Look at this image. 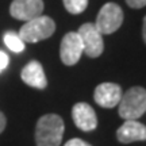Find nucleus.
Here are the masks:
<instances>
[{
	"label": "nucleus",
	"mask_w": 146,
	"mask_h": 146,
	"mask_svg": "<svg viewBox=\"0 0 146 146\" xmlns=\"http://www.w3.org/2000/svg\"><path fill=\"white\" fill-rule=\"evenodd\" d=\"M64 146H91V145H89L88 142L80 139V138H73V139H69Z\"/></svg>",
	"instance_id": "nucleus-16"
},
{
	"label": "nucleus",
	"mask_w": 146,
	"mask_h": 146,
	"mask_svg": "<svg viewBox=\"0 0 146 146\" xmlns=\"http://www.w3.org/2000/svg\"><path fill=\"white\" fill-rule=\"evenodd\" d=\"M4 43L5 46L14 53H21L25 50V42L16 33H5L4 34Z\"/></svg>",
	"instance_id": "nucleus-12"
},
{
	"label": "nucleus",
	"mask_w": 146,
	"mask_h": 146,
	"mask_svg": "<svg viewBox=\"0 0 146 146\" xmlns=\"http://www.w3.org/2000/svg\"><path fill=\"white\" fill-rule=\"evenodd\" d=\"M62 3L68 12L77 15V14H81L85 11L87 5H88V0H62Z\"/></svg>",
	"instance_id": "nucleus-13"
},
{
	"label": "nucleus",
	"mask_w": 146,
	"mask_h": 146,
	"mask_svg": "<svg viewBox=\"0 0 146 146\" xmlns=\"http://www.w3.org/2000/svg\"><path fill=\"white\" fill-rule=\"evenodd\" d=\"M142 36H143V41L146 43V16L143 18V27H142Z\"/></svg>",
	"instance_id": "nucleus-18"
},
{
	"label": "nucleus",
	"mask_w": 146,
	"mask_h": 146,
	"mask_svg": "<svg viewBox=\"0 0 146 146\" xmlns=\"http://www.w3.org/2000/svg\"><path fill=\"white\" fill-rule=\"evenodd\" d=\"M8 62H10V58L5 54L4 52L0 50V72H3L7 66H8Z\"/></svg>",
	"instance_id": "nucleus-15"
},
{
	"label": "nucleus",
	"mask_w": 146,
	"mask_h": 146,
	"mask_svg": "<svg viewBox=\"0 0 146 146\" xmlns=\"http://www.w3.org/2000/svg\"><path fill=\"white\" fill-rule=\"evenodd\" d=\"M116 138L120 143L146 141V126L138 120H125L116 131Z\"/></svg>",
	"instance_id": "nucleus-10"
},
{
	"label": "nucleus",
	"mask_w": 146,
	"mask_h": 146,
	"mask_svg": "<svg viewBox=\"0 0 146 146\" xmlns=\"http://www.w3.org/2000/svg\"><path fill=\"white\" fill-rule=\"evenodd\" d=\"M22 80L30 85L33 88H38V89H43L46 88L47 85V78L45 74V70L42 68L41 62L38 61H30L25 68L22 69L21 73Z\"/></svg>",
	"instance_id": "nucleus-11"
},
{
	"label": "nucleus",
	"mask_w": 146,
	"mask_h": 146,
	"mask_svg": "<svg viewBox=\"0 0 146 146\" xmlns=\"http://www.w3.org/2000/svg\"><path fill=\"white\" fill-rule=\"evenodd\" d=\"M43 8V0H14L10 5V14L18 21L29 22L41 16Z\"/></svg>",
	"instance_id": "nucleus-7"
},
{
	"label": "nucleus",
	"mask_w": 146,
	"mask_h": 146,
	"mask_svg": "<svg viewBox=\"0 0 146 146\" xmlns=\"http://www.w3.org/2000/svg\"><path fill=\"white\" fill-rule=\"evenodd\" d=\"M65 125L60 115L46 114L41 116L35 126L36 146H60Z\"/></svg>",
	"instance_id": "nucleus-1"
},
{
	"label": "nucleus",
	"mask_w": 146,
	"mask_h": 146,
	"mask_svg": "<svg viewBox=\"0 0 146 146\" xmlns=\"http://www.w3.org/2000/svg\"><path fill=\"white\" fill-rule=\"evenodd\" d=\"M5 125H7V119H5V116H4V114L0 111V134L4 131V129H5Z\"/></svg>",
	"instance_id": "nucleus-17"
},
{
	"label": "nucleus",
	"mask_w": 146,
	"mask_h": 146,
	"mask_svg": "<svg viewBox=\"0 0 146 146\" xmlns=\"http://www.w3.org/2000/svg\"><path fill=\"white\" fill-rule=\"evenodd\" d=\"M123 23V11L115 3H106L100 8L96 22L94 25L98 29V31L104 34H112L115 33Z\"/></svg>",
	"instance_id": "nucleus-4"
},
{
	"label": "nucleus",
	"mask_w": 146,
	"mask_h": 146,
	"mask_svg": "<svg viewBox=\"0 0 146 146\" xmlns=\"http://www.w3.org/2000/svg\"><path fill=\"white\" fill-rule=\"evenodd\" d=\"M126 3H127V5H129V7L138 10V8L145 7V5H146V0H126Z\"/></svg>",
	"instance_id": "nucleus-14"
},
{
	"label": "nucleus",
	"mask_w": 146,
	"mask_h": 146,
	"mask_svg": "<svg viewBox=\"0 0 146 146\" xmlns=\"http://www.w3.org/2000/svg\"><path fill=\"white\" fill-rule=\"evenodd\" d=\"M123 92L120 85L115 83H102L95 89L94 99L103 108H114L119 104Z\"/></svg>",
	"instance_id": "nucleus-8"
},
{
	"label": "nucleus",
	"mask_w": 146,
	"mask_h": 146,
	"mask_svg": "<svg viewBox=\"0 0 146 146\" xmlns=\"http://www.w3.org/2000/svg\"><path fill=\"white\" fill-rule=\"evenodd\" d=\"M83 53V43H81L77 31H70L64 35L62 41H61V47H60V57L65 65L68 66L76 65L78 60L81 58Z\"/></svg>",
	"instance_id": "nucleus-6"
},
{
	"label": "nucleus",
	"mask_w": 146,
	"mask_h": 146,
	"mask_svg": "<svg viewBox=\"0 0 146 146\" xmlns=\"http://www.w3.org/2000/svg\"><path fill=\"white\" fill-rule=\"evenodd\" d=\"M72 119L81 131H92L98 127L95 110L88 103H76L72 108Z\"/></svg>",
	"instance_id": "nucleus-9"
},
{
	"label": "nucleus",
	"mask_w": 146,
	"mask_h": 146,
	"mask_svg": "<svg viewBox=\"0 0 146 146\" xmlns=\"http://www.w3.org/2000/svg\"><path fill=\"white\" fill-rule=\"evenodd\" d=\"M56 31V23L50 16H36L31 21L26 22L21 30L18 33V35L22 38V41L29 42V43H36L39 41L47 39L49 36H52Z\"/></svg>",
	"instance_id": "nucleus-3"
},
{
	"label": "nucleus",
	"mask_w": 146,
	"mask_h": 146,
	"mask_svg": "<svg viewBox=\"0 0 146 146\" xmlns=\"http://www.w3.org/2000/svg\"><path fill=\"white\" fill-rule=\"evenodd\" d=\"M119 116L125 120H137L146 112V89L133 87L122 95L119 102Z\"/></svg>",
	"instance_id": "nucleus-2"
},
{
	"label": "nucleus",
	"mask_w": 146,
	"mask_h": 146,
	"mask_svg": "<svg viewBox=\"0 0 146 146\" xmlns=\"http://www.w3.org/2000/svg\"><path fill=\"white\" fill-rule=\"evenodd\" d=\"M81 43H83L84 53L91 58L99 57L104 50V42L103 35L98 31L94 23H84L80 26L77 31Z\"/></svg>",
	"instance_id": "nucleus-5"
}]
</instances>
